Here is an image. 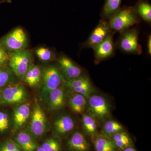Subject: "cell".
Wrapping results in <instances>:
<instances>
[{
	"instance_id": "1",
	"label": "cell",
	"mask_w": 151,
	"mask_h": 151,
	"mask_svg": "<svg viewBox=\"0 0 151 151\" xmlns=\"http://www.w3.org/2000/svg\"><path fill=\"white\" fill-rule=\"evenodd\" d=\"M108 22L111 30L122 32L139 23L140 20L134 7L124 6Z\"/></svg>"
},
{
	"instance_id": "2",
	"label": "cell",
	"mask_w": 151,
	"mask_h": 151,
	"mask_svg": "<svg viewBox=\"0 0 151 151\" xmlns=\"http://www.w3.org/2000/svg\"><path fill=\"white\" fill-rule=\"evenodd\" d=\"M28 45L27 36L21 27L16 28L0 39V47L9 55L26 50Z\"/></svg>"
},
{
	"instance_id": "3",
	"label": "cell",
	"mask_w": 151,
	"mask_h": 151,
	"mask_svg": "<svg viewBox=\"0 0 151 151\" xmlns=\"http://www.w3.org/2000/svg\"><path fill=\"white\" fill-rule=\"evenodd\" d=\"M9 56L10 68L15 75L22 80L30 66L33 63L32 52L26 49L11 53Z\"/></svg>"
},
{
	"instance_id": "4",
	"label": "cell",
	"mask_w": 151,
	"mask_h": 151,
	"mask_svg": "<svg viewBox=\"0 0 151 151\" xmlns=\"http://www.w3.org/2000/svg\"><path fill=\"white\" fill-rule=\"evenodd\" d=\"M86 109L88 114L94 119L102 120L111 114V107L105 97L99 94H91L87 98Z\"/></svg>"
},
{
	"instance_id": "5",
	"label": "cell",
	"mask_w": 151,
	"mask_h": 151,
	"mask_svg": "<svg viewBox=\"0 0 151 151\" xmlns=\"http://www.w3.org/2000/svg\"><path fill=\"white\" fill-rule=\"evenodd\" d=\"M1 93L0 105L23 103L27 97L25 88L21 84H9L3 88Z\"/></svg>"
},
{
	"instance_id": "6",
	"label": "cell",
	"mask_w": 151,
	"mask_h": 151,
	"mask_svg": "<svg viewBox=\"0 0 151 151\" xmlns=\"http://www.w3.org/2000/svg\"><path fill=\"white\" fill-rule=\"evenodd\" d=\"M46 129L47 118L45 113L39 104L36 103L34 107L29 133L35 139L43 136Z\"/></svg>"
},
{
	"instance_id": "7",
	"label": "cell",
	"mask_w": 151,
	"mask_h": 151,
	"mask_svg": "<svg viewBox=\"0 0 151 151\" xmlns=\"http://www.w3.org/2000/svg\"><path fill=\"white\" fill-rule=\"evenodd\" d=\"M122 33L119 43L120 48L127 53L139 55L142 54V48L139 42V32L137 29H127Z\"/></svg>"
},
{
	"instance_id": "8",
	"label": "cell",
	"mask_w": 151,
	"mask_h": 151,
	"mask_svg": "<svg viewBox=\"0 0 151 151\" xmlns=\"http://www.w3.org/2000/svg\"><path fill=\"white\" fill-rule=\"evenodd\" d=\"M42 78V92L45 95L60 86L64 79L57 68L53 66H49L44 70Z\"/></svg>"
},
{
	"instance_id": "9",
	"label": "cell",
	"mask_w": 151,
	"mask_h": 151,
	"mask_svg": "<svg viewBox=\"0 0 151 151\" xmlns=\"http://www.w3.org/2000/svg\"><path fill=\"white\" fill-rule=\"evenodd\" d=\"M63 83L71 92L81 94L86 98L94 92L89 78L84 76L70 80L64 79Z\"/></svg>"
},
{
	"instance_id": "10",
	"label": "cell",
	"mask_w": 151,
	"mask_h": 151,
	"mask_svg": "<svg viewBox=\"0 0 151 151\" xmlns=\"http://www.w3.org/2000/svg\"><path fill=\"white\" fill-rule=\"evenodd\" d=\"M113 31L110 28L108 21L102 19L84 43V47L94 48L102 42Z\"/></svg>"
},
{
	"instance_id": "11",
	"label": "cell",
	"mask_w": 151,
	"mask_h": 151,
	"mask_svg": "<svg viewBox=\"0 0 151 151\" xmlns=\"http://www.w3.org/2000/svg\"><path fill=\"white\" fill-rule=\"evenodd\" d=\"M113 33L112 32L102 42L93 48L96 63L109 58L114 53Z\"/></svg>"
},
{
	"instance_id": "12",
	"label": "cell",
	"mask_w": 151,
	"mask_h": 151,
	"mask_svg": "<svg viewBox=\"0 0 151 151\" xmlns=\"http://www.w3.org/2000/svg\"><path fill=\"white\" fill-rule=\"evenodd\" d=\"M58 62L60 67L67 80L73 79L82 76V69L67 57L61 56L58 60Z\"/></svg>"
},
{
	"instance_id": "13",
	"label": "cell",
	"mask_w": 151,
	"mask_h": 151,
	"mask_svg": "<svg viewBox=\"0 0 151 151\" xmlns=\"http://www.w3.org/2000/svg\"><path fill=\"white\" fill-rule=\"evenodd\" d=\"M75 123L72 117L63 115L55 120L54 123L55 132L58 137H64L74 129Z\"/></svg>"
},
{
	"instance_id": "14",
	"label": "cell",
	"mask_w": 151,
	"mask_h": 151,
	"mask_svg": "<svg viewBox=\"0 0 151 151\" xmlns=\"http://www.w3.org/2000/svg\"><path fill=\"white\" fill-rule=\"evenodd\" d=\"M48 106L51 111H56L63 108L65 103V93L64 88L60 86L52 90L48 94Z\"/></svg>"
},
{
	"instance_id": "15",
	"label": "cell",
	"mask_w": 151,
	"mask_h": 151,
	"mask_svg": "<svg viewBox=\"0 0 151 151\" xmlns=\"http://www.w3.org/2000/svg\"><path fill=\"white\" fill-rule=\"evenodd\" d=\"M68 149L71 151H89L90 145L85 136L79 132H75L67 142Z\"/></svg>"
},
{
	"instance_id": "16",
	"label": "cell",
	"mask_w": 151,
	"mask_h": 151,
	"mask_svg": "<svg viewBox=\"0 0 151 151\" xmlns=\"http://www.w3.org/2000/svg\"><path fill=\"white\" fill-rule=\"evenodd\" d=\"M14 140L17 145L24 151H34L38 147L34 139L27 132H19Z\"/></svg>"
},
{
	"instance_id": "17",
	"label": "cell",
	"mask_w": 151,
	"mask_h": 151,
	"mask_svg": "<svg viewBox=\"0 0 151 151\" xmlns=\"http://www.w3.org/2000/svg\"><path fill=\"white\" fill-rule=\"evenodd\" d=\"M30 113V109L28 103H24L16 107L14 111L13 120L17 129L25 124L29 118Z\"/></svg>"
},
{
	"instance_id": "18",
	"label": "cell",
	"mask_w": 151,
	"mask_h": 151,
	"mask_svg": "<svg viewBox=\"0 0 151 151\" xmlns=\"http://www.w3.org/2000/svg\"><path fill=\"white\" fill-rule=\"evenodd\" d=\"M70 94L68 100L70 109L76 113L84 114L86 109L87 98L76 92H72Z\"/></svg>"
},
{
	"instance_id": "19",
	"label": "cell",
	"mask_w": 151,
	"mask_h": 151,
	"mask_svg": "<svg viewBox=\"0 0 151 151\" xmlns=\"http://www.w3.org/2000/svg\"><path fill=\"white\" fill-rule=\"evenodd\" d=\"M42 72L38 65L32 63L22 80L31 87L37 86L40 82Z\"/></svg>"
},
{
	"instance_id": "20",
	"label": "cell",
	"mask_w": 151,
	"mask_h": 151,
	"mask_svg": "<svg viewBox=\"0 0 151 151\" xmlns=\"http://www.w3.org/2000/svg\"><path fill=\"white\" fill-rule=\"evenodd\" d=\"M122 0H106L101 15L102 19L108 21L120 8Z\"/></svg>"
},
{
	"instance_id": "21",
	"label": "cell",
	"mask_w": 151,
	"mask_h": 151,
	"mask_svg": "<svg viewBox=\"0 0 151 151\" xmlns=\"http://www.w3.org/2000/svg\"><path fill=\"white\" fill-rule=\"evenodd\" d=\"M138 16L148 22L151 21V5L147 0H139L134 6Z\"/></svg>"
},
{
	"instance_id": "22",
	"label": "cell",
	"mask_w": 151,
	"mask_h": 151,
	"mask_svg": "<svg viewBox=\"0 0 151 151\" xmlns=\"http://www.w3.org/2000/svg\"><path fill=\"white\" fill-rule=\"evenodd\" d=\"M116 147L121 150L133 146V141L129 136L124 131L117 133L110 137Z\"/></svg>"
},
{
	"instance_id": "23",
	"label": "cell",
	"mask_w": 151,
	"mask_h": 151,
	"mask_svg": "<svg viewBox=\"0 0 151 151\" xmlns=\"http://www.w3.org/2000/svg\"><path fill=\"white\" fill-rule=\"evenodd\" d=\"M94 146L96 151H116L117 149L111 138L105 136L96 138Z\"/></svg>"
},
{
	"instance_id": "24",
	"label": "cell",
	"mask_w": 151,
	"mask_h": 151,
	"mask_svg": "<svg viewBox=\"0 0 151 151\" xmlns=\"http://www.w3.org/2000/svg\"><path fill=\"white\" fill-rule=\"evenodd\" d=\"M122 131L124 127L119 122L114 120H108L104 123L103 127V132L105 137H111Z\"/></svg>"
},
{
	"instance_id": "25",
	"label": "cell",
	"mask_w": 151,
	"mask_h": 151,
	"mask_svg": "<svg viewBox=\"0 0 151 151\" xmlns=\"http://www.w3.org/2000/svg\"><path fill=\"white\" fill-rule=\"evenodd\" d=\"M83 114L82 124L84 132L88 135H94L97 132V128L96 119L89 114Z\"/></svg>"
},
{
	"instance_id": "26",
	"label": "cell",
	"mask_w": 151,
	"mask_h": 151,
	"mask_svg": "<svg viewBox=\"0 0 151 151\" xmlns=\"http://www.w3.org/2000/svg\"><path fill=\"white\" fill-rule=\"evenodd\" d=\"M14 73L9 67L0 68V88H3L14 82Z\"/></svg>"
},
{
	"instance_id": "27",
	"label": "cell",
	"mask_w": 151,
	"mask_h": 151,
	"mask_svg": "<svg viewBox=\"0 0 151 151\" xmlns=\"http://www.w3.org/2000/svg\"><path fill=\"white\" fill-rule=\"evenodd\" d=\"M35 52L39 59L44 62L50 61L54 57L51 50L45 47H39L35 50Z\"/></svg>"
},
{
	"instance_id": "28",
	"label": "cell",
	"mask_w": 151,
	"mask_h": 151,
	"mask_svg": "<svg viewBox=\"0 0 151 151\" xmlns=\"http://www.w3.org/2000/svg\"><path fill=\"white\" fill-rule=\"evenodd\" d=\"M41 147L46 151H60L61 150L59 142L53 139L47 140L42 144Z\"/></svg>"
},
{
	"instance_id": "29",
	"label": "cell",
	"mask_w": 151,
	"mask_h": 151,
	"mask_svg": "<svg viewBox=\"0 0 151 151\" xmlns=\"http://www.w3.org/2000/svg\"><path fill=\"white\" fill-rule=\"evenodd\" d=\"M10 119L8 114L4 111H0V133H4L9 130Z\"/></svg>"
},
{
	"instance_id": "30",
	"label": "cell",
	"mask_w": 151,
	"mask_h": 151,
	"mask_svg": "<svg viewBox=\"0 0 151 151\" xmlns=\"http://www.w3.org/2000/svg\"><path fill=\"white\" fill-rule=\"evenodd\" d=\"M20 148L16 143L12 141H6L0 145V151H12Z\"/></svg>"
},
{
	"instance_id": "31",
	"label": "cell",
	"mask_w": 151,
	"mask_h": 151,
	"mask_svg": "<svg viewBox=\"0 0 151 151\" xmlns=\"http://www.w3.org/2000/svg\"><path fill=\"white\" fill-rule=\"evenodd\" d=\"M9 59V55L0 47V68L7 66Z\"/></svg>"
},
{
	"instance_id": "32",
	"label": "cell",
	"mask_w": 151,
	"mask_h": 151,
	"mask_svg": "<svg viewBox=\"0 0 151 151\" xmlns=\"http://www.w3.org/2000/svg\"><path fill=\"white\" fill-rule=\"evenodd\" d=\"M148 50L149 54H151V35L149 36L148 40Z\"/></svg>"
},
{
	"instance_id": "33",
	"label": "cell",
	"mask_w": 151,
	"mask_h": 151,
	"mask_svg": "<svg viewBox=\"0 0 151 151\" xmlns=\"http://www.w3.org/2000/svg\"><path fill=\"white\" fill-rule=\"evenodd\" d=\"M122 151H137V150L134 148L133 147H129L126 148L122 150Z\"/></svg>"
},
{
	"instance_id": "34",
	"label": "cell",
	"mask_w": 151,
	"mask_h": 151,
	"mask_svg": "<svg viewBox=\"0 0 151 151\" xmlns=\"http://www.w3.org/2000/svg\"><path fill=\"white\" fill-rule=\"evenodd\" d=\"M11 2V0H0V5L5 3Z\"/></svg>"
},
{
	"instance_id": "35",
	"label": "cell",
	"mask_w": 151,
	"mask_h": 151,
	"mask_svg": "<svg viewBox=\"0 0 151 151\" xmlns=\"http://www.w3.org/2000/svg\"><path fill=\"white\" fill-rule=\"evenodd\" d=\"M36 151H46L45 150H44L42 147L41 146V147H38L36 149Z\"/></svg>"
},
{
	"instance_id": "36",
	"label": "cell",
	"mask_w": 151,
	"mask_h": 151,
	"mask_svg": "<svg viewBox=\"0 0 151 151\" xmlns=\"http://www.w3.org/2000/svg\"><path fill=\"white\" fill-rule=\"evenodd\" d=\"M10 151H22L21 149H17V150H14Z\"/></svg>"
},
{
	"instance_id": "37",
	"label": "cell",
	"mask_w": 151,
	"mask_h": 151,
	"mask_svg": "<svg viewBox=\"0 0 151 151\" xmlns=\"http://www.w3.org/2000/svg\"><path fill=\"white\" fill-rule=\"evenodd\" d=\"M1 92H0V100H1Z\"/></svg>"
}]
</instances>
